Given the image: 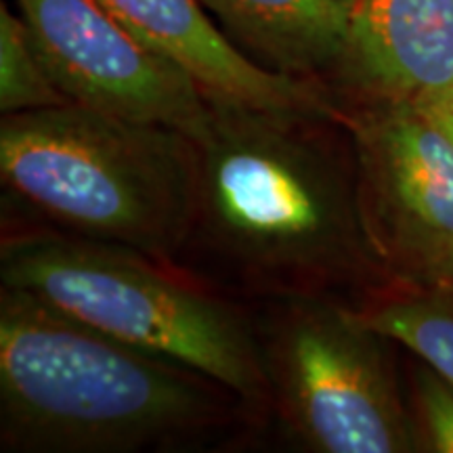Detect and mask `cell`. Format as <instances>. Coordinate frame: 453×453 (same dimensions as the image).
Instances as JSON below:
<instances>
[{
	"label": "cell",
	"instance_id": "obj_9",
	"mask_svg": "<svg viewBox=\"0 0 453 453\" xmlns=\"http://www.w3.org/2000/svg\"><path fill=\"white\" fill-rule=\"evenodd\" d=\"M336 78L367 101H413L451 84L453 0H355Z\"/></svg>",
	"mask_w": 453,
	"mask_h": 453
},
{
	"label": "cell",
	"instance_id": "obj_4",
	"mask_svg": "<svg viewBox=\"0 0 453 453\" xmlns=\"http://www.w3.org/2000/svg\"><path fill=\"white\" fill-rule=\"evenodd\" d=\"M128 248L61 231L4 237L0 280L73 319L191 367L260 405L271 388L258 334L225 300L194 290Z\"/></svg>",
	"mask_w": 453,
	"mask_h": 453
},
{
	"label": "cell",
	"instance_id": "obj_7",
	"mask_svg": "<svg viewBox=\"0 0 453 453\" xmlns=\"http://www.w3.org/2000/svg\"><path fill=\"white\" fill-rule=\"evenodd\" d=\"M50 76L72 104L177 128L200 141L211 101L128 32L101 0H15Z\"/></svg>",
	"mask_w": 453,
	"mask_h": 453
},
{
	"label": "cell",
	"instance_id": "obj_2",
	"mask_svg": "<svg viewBox=\"0 0 453 453\" xmlns=\"http://www.w3.org/2000/svg\"><path fill=\"white\" fill-rule=\"evenodd\" d=\"M191 367L73 319L30 292H0V434L11 451L124 453L219 420Z\"/></svg>",
	"mask_w": 453,
	"mask_h": 453
},
{
	"label": "cell",
	"instance_id": "obj_12",
	"mask_svg": "<svg viewBox=\"0 0 453 453\" xmlns=\"http://www.w3.org/2000/svg\"><path fill=\"white\" fill-rule=\"evenodd\" d=\"M72 104L38 53L24 17L0 4V111L3 116Z\"/></svg>",
	"mask_w": 453,
	"mask_h": 453
},
{
	"label": "cell",
	"instance_id": "obj_8",
	"mask_svg": "<svg viewBox=\"0 0 453 453\" xmlns=\"http://www.w3.org/2000/svg\"><path fill=\"white\" fill-rule=\"evenodd\" d=\"M145 47L179 65L211 104L340 116L330 84L271 72L214 24L200 0H101Z\"/></svg>",
	"mask_w": 453,
	"mask_h": 453
},
{
	"label": "cell",
	"instance_id": "obj_5",
	"mask_svg": "<svg viewBox=\"0 0 453 453\" xmlns=\"http://www.w3.org/2000/svg\"><path fill=\"white\" fill-rule=\"evenodd\" d=\"M260 338L271 396L309 449L416 451L380 332L330 298H283Z\"/></svg>",
	"mask_w": 453,
	"mask_h": 453
},
{
	"label": "cell",
	"instance_id": "obj_14",
	"mask_svg": "<svg viewBox=\"0 0 453 453\" xmlns=\"http://www.w3.org/2000/svg\"><path fill=\"white\" fill-rule=\"evenodd\" d=\"M418 111L433 120L453 141V82L443 88L430 90L411 101Z\"/></svg>",
	"mask_w": 453,
	"mask_h": 453
},
{
	"label": "cell",
	"instance_id": "obj_6",
	"mask_svg": "<svg viewBox=\"0 0 453 453\" xmlns=\"http://www.w3.org/2000/svg\"><path fill=\"white\" fill-rule=\"evenodd\" d=\"M340 120L382 273L413 290L453 288V141L411 101L357 99L342 104Z\"/></svg>",
	"mask_w": 453,
	"mask_h": 453
},
{
	"label": "cell",
	"instance_id": "obj_13",
	"mask_svg": "<svg viewBox=\"0 0 453 453\" xmlns=\"http://www.w3.org/2000/svg\"><path fill=\"white\" fill-rule=\"evenodd\" d=\"M416 407L430 451L453 453V384L433 367L416 373Z\"/></svg>",
	"mask_w": 453,
	"mask_h": 453
},
{
	"label": "cell",
	"instance_id": "obj_10",
	"mask_svg": "<svg viewBox=\"0 0 453 453\" xmlns=\"http://www.w3.org/2000/svg\"><path fill=\"white\" fill-rule=\"evenodd\" d=\"M223 32L271 72L330 84L355 0H200Z\"/></svg>",
	"mask_w": 453,
	"mask_h": 453
},
{
	"label": "cell",
	"instance_id": "obj_11",
	"mask_svg": "<svg viewBox=\"0 0 453 453\" xmlns=\"http://www.w3.org/2000/svg\"><path fill=\"white\" fill-rule=\"evenodd\" d=\"M361 315L373 330L405 344L453 384V288L416 290Z\"/></svg>",
	"mask_w": 453,
	"mask_h": 453
},
{
	"label": "cell",
	"instance_id": "obj_1",
	"mask_svg": "<svg viewBox=\"0 0 453 453\" xmlns=\"http://www.w3.org/2000/svg\"><path fill=\"white\" fill-rule=\"evenodd\" d=\"M196 143L187 246L197 243L243 286L330 298L384 275L361 223L355 151L340 116L211 104Z\"/></svg>",
	"mask_w": 453,
	"mask_h": 453
},
{
	"label": "cell",
	"instance_id": "obj_3",
	"mask_svg": "<svg viewBox=\"0 0 453 453\" xmlns=\"http://www.w3.org/2000/svg\"><path fill=\"white\" fill-rule=\"evenodd\" d=\"M0 174L65 234L156 260L189 242L197 143L177 128L78 104L3 116Z\"/></svg>",
	"mask_w": 453,
	"mask_h": 453
}]
</instances>
